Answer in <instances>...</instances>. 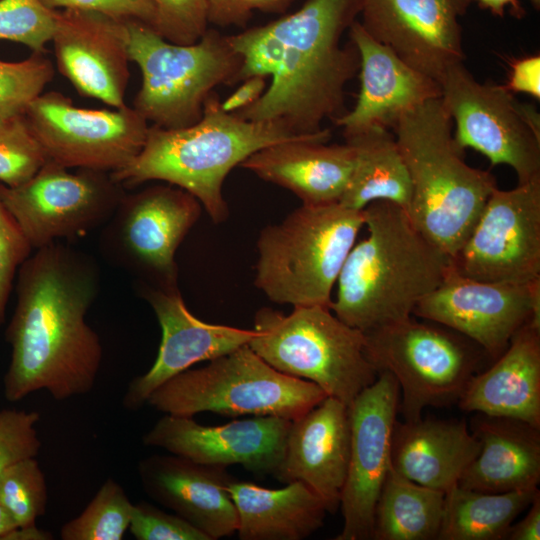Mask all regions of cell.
<instances>
[{
	"label": "cell",
	"instance_id": "obj_1",
	"mask_svg": "<svg viewBox=\"0 0 540 540\" xmlns=\"http://www.w3.org/2000/svg\"><path fill=\"white\" fill-rule=\"evenodd\" d=\"M99 282L93 258L58 241L19 267L16 306L5 331L11 346L3 377L8 401L41 390L64 401L94 388L103 347L86 314Z\"/></svg>",
	"mask_w": 540,
	"mask_h": 540
},
{
	"label": "cell",
	"instance_id": "obj_2",
	"mask_svg": "<svg viewBox=\"0 0 540 540\" xmlns=\"http://www.w3.org/2000/svg\"><path fill=\"white\" fill-rule=\"evenodd\" d=\"M362 0H306L295 12L228 39L241 57L236 83L270 78L263 95L236 112L256 122L313 134L344 114L345 86L360 67L359 53L343 33L356 21Z\"/></svg>",
	"mask_w": 540,
	"mask_h": 540
},
{
	"label": "cell",
	"instance_id": "obj_3",
	"mask_svg": "<svg viewBox=\"0 0 540 540\" xmlns=\"http://www.w3.org/2000/svg\"><path fill=\"white\" fill-rule=\"evenodd\" d=\"M363 211L367 235L350 250L330 309L367 332L413 316L416 305L447 275L451 258L396 204L374 201Z\"/></svg>",
	"mask_w": 540,
	"mask_h": 540
},
{
	"label": "cell",
	"instance_id": "obj_4",
	"mask_svg": "<svg viewBox=\"0 0 540 540\" xmlns=\"http://www.w3.org/2000/svg\"><path fill=\"white\" fill-rule=\"evenodd\" d=\"M326 135L327 128L295 134L279 124L246 120L223 110L213 91L196 123L177 129L150 125L140 153L110 174L124 188L152 180L177 186L198 199L214 223H223L229 207L222 188L234 167L267 146Z\"/></svg>",
	"mask_w": 540,
	"mask_h": 540
},
{
	"label": "cell",
	"instance_id": "obj_5",
	"mask_svg": "<svg viewBox=\"0 0 540 540\" xmlns=\"http://www.w3.org/2000/svg\"><path fill=\"white\" fill-rule=\"evenodd\" d=\"M452 127L441 97L404 112L391 127L412 184L408 215L451 259L497 188L489 171L464 161Z\"/></svg>",
	"mask_w": 540,
	"mask_h": 540
},
{
	"label": "cell",
	"instance_id": "obj_6",
	"mask_svg": "<svg viewBox=\"0 0 540 540\" xmlns=\"http://www.w3.org/2000/svg\"><path fill=\"white\" fill-rule=\"evenodd\" d=\"M364 223L363 210L302 204L260 231L255 286L278 304L330 308L333 287Z\"/></svg>",
	"mask_w": 540,
	"mask_h": 540
},
{
	"label": "cell",
	"instance_id": "obj_7",
	"mask_svg": "<svg viewBox=\"0 0 540 540\" xmlns=\"http://www.w3.org/2000/svg\"><path fill=\"white\" fill-rule=\"evenodd\" d=\"M124 22L129 59L142 76L133 108L153 126L196 123L214 89L236 83L242 60L219 31L208 28L195 43L177 44L140 21Z\"/></svg>",
	"mask_w": 540,
	"mask_h": 540
},
{
	"label": "cell",
	"instance_id": "obj_8",
	"mask_svg": "<svg viewBox=\"0 0 540 540\" xmlns=\"http://www.w3.org/2000/svg\"><path fill=\"white\" fill-rule=\"evenodd\" d=\"M326 397L316 384L273 368L247 344L204 367L180 372L156 388L146 404L174 416L213 412L292 421Z\"/></svg>",
	"mask_w": 540,
	"mask_h": 540
},
{
	"label": "cell",
	"instance_id": "obj_9",
	"mask_svg": "<svg viewBox=\"0 0 540 540\" xmlns=\"http://www.w3.org/2000/svg\"><path fill=\"white\" fill-rule=\"evenodd\" d=\"M249 347L276 370L316 384L349 406L378 377L362 331L324 306L294 307L283 314L269 307L254 316Z\"/></svg>",
	"mask_w": 540,
	"mask_h": 540
},
{
	"label": "cell",
	"instance_id": "obj_10",
	"mask_svg": "<svg viewBox=\"0 0 540 540\" xmlns=\"http://www.w3.org/2000/svg\"><path fill=\"white\" fill-rule=\"evenodd\" d=\"M426 321L411 316L363 332L369 361L399 385L404 421L420 419L428 406L457 403L479 362L469 339Z\"/></svg>",
	"mask_w": 540,
	"mask_h": 540
},
{
	"label": "cell",
	"instance_id": "obj_11",
	"mask_svg": "<svg viewBox=\"0 0 540 540\" xmlns=\"http://www.w3.org/2000/svg\"><path fill=\"white\" fill-rule=\"evenodd\" d=\"M202 208L192 194L169 183L125 194L102 227L99 249L139 285L177 288L175 254Z\"/></svg>",
	"mask_w": 540,
	"mask_h": 540
},
{
	"label": "cell",
	"instance_id": "obj_12",
	"mask_svg": "<svg viewBox=\"0 0 540 540\" xmlns=\"http://www.w3.org/2000/svg\"><path fill=\"white\" fill-rule=\"evenodd\" d=\"M439 84L462 151L470 147L492 165L510 166L518 184L540 177V116L533 105L504 84L478 82L464 63L450 67Z\"/></svg>",
	"mask_w": 540,
	"mask_h": 540
},
{
	"label": "cell",
	"instance_id": "obj_13",
	"mask_svg": "<svg viewBox=\"0 0 540 540\" xmlns=\"http://www.w3.org/2000/svg\"><path fill=\"white\" fill-rule=\"evenodd\" d=\"M125 194L109 172L72 173L51 160L20 186L0 183L1 201L35 250L59 239L76 241L102 228Z\"/></svg>",
	"mask_w": 540,
	"mask_h": 540
},
{
	"label": "cell",
	"instance_id": "obj_14",
	"mask_svg": "<svg viewBox=\"0 0 540 540\" xmlns=\"http://www.w3.org/2000/svg\"><path fill=\"white\" fill-rule=\"evenodd\" d=\"M24 116L48 160L109 173L140 153L150 126L133 107L80 108L57 91L34 98Z\"/></svg>",
	"mask_w": 540,
	"mask_h": 540
},
{
	"label": "cell",
	"instance_id": "obj_15",
	"mask_svg": "<svg viewBox=\"0 0 540 540\" xmlns=\"http://www.w3.org/2000/svg\"><path fill=\"white\" fill-rule=\"evenodd\" d=\"M451 265L479 281H539L540 177L510 190L495 188Z\"/></svg>",
	"mask_w": 540,
	"mask_h": 540
},
{
	"label": "cell",
	"instance_id": "obj_16",
	"mask_svg": "<svg viewBox=\"0 0 540 540\" xmlns=\"http://www.w3.org/2000/svg\"><path fill=\"white\" fill-rule=\"evenodd\" d=\"M413 316L447 327L499 357L529 321L540 323V280L528 284L479 281L452 265L415 307Z\"/></svg>",
	"mask_w": 540,
	"mask_h": 540
},
{
	"label": "cell",
	"instance_id": "obj_17",
	"mask_svg": "<svg viewBox=\"0 0 540 540\" xmlns=\"http://www.w3.org/2000/svg\"><path fill=\"white\" fill-rule=\"evenodd\" d=\"M396 379L380 371L348 406L350 455L340 499L343 527L336 540L372 538L375 506L391 468V442L399 411Z\"/></svg>",
	"mask_w": 540,
	"mask_h": 540
},
{
	"label": "cell",
	"instance_id": "obj_18",
	"mask_svg": "<svg viewBox=\"0 0 540 540\" xmlns=\"http://www.w3.org/2000/svg\"><path fill=\"white\" fill-rule=\"evenodd\" d=\"M471 0H362L360 22L413 69L436 80L463 63L459 18Z\"/></svg>",
	"mask_w": 540,
	"mask_h": 540
},
{
	"label": "cell",
	"instance_id": "obj_19",
	"mask_svg": "<svg viewBox=\"0 0 540 540\" xmlns=\"http://www.w3.org/2000/svg\"><path fill=\"white\" fill-rule=\"evenodd\" d=\"M290 424L284 418L257 416L205 426L192 417L166 414L143 435L142 442L201 464L241 465L254 474L273 475Z\"/></svg>",
	"mask_w": 540,
	"mask_h": 540
},
{
	"label": "cell",
	"instance_id": "obj_20",
	"mask_svg": "<svg viewBox=\"0 0 540 540\" xmlns=\"http://www.w3.org/2000/svg\"><path fill=\"white\" fill-rule=\"evenodd\" d=\"M51 42L58 71L80 95L112 108L126 105L130 59L123 20L92 11L55 10Z\"/></svg>",
	"mask_w": 540,
	"mask_h": 540
},
{
	"label": "cell",
	"instance_id": "obj_21",
	"mask_svg": "<svg viewBox=\"0 0 540 540\" xmlns=\"http://www.w3.org/2000/svg\"><path fill=\"white\" fill-rule=\"evenodd\" d=\"M139 293L152 307L162 330L157 357L151 368L133 378L122 399L129 411L141 409L161 384L202 361H211L249 344L254 329L211 324L195 317L177 288L139 285Z\"/></svg>",
	"mask_w": 540,
	"mask_h": 540
},
{
	"label": "cell",
	"instance_id": "obj_22",
	"mask_svg": "<svg viewBox=\"0 0 540 540\" xmlns=\"http://www.w3.org/2000/svg\"><path fill=\"white\" fill-rule=\"evenodd\" d=\"M348 406L327 396L292 420L281 461L273 476L281 483L299 481L335 513L345 484L350 455Z\"/></svg>",
	"mask_w": 540,
	"mask_h": 540
},
{
	"label": "cell",
	"instance_id": "obj_23",
	"mask_svg": "<svg viewBox=\"0 0 540 540\" xmlns=\"http://www.w3.org/2000/svg\"><path fill=\"white\" fill-rule=\"evenodd\" d=\"M350 41L360 58V90L354 108L333 120L344 138L371 127L391 128L404 112L441 97L440 84L413 69L355 21Z\"/></svg>",
	"mask_w": 540,
	"mask_h": 540
},
{
	"label": "cell",
	"instance_id": "obj_24",
	"mask_svg": "<svg viewBox=\"0 0 540 540\" xmlns=\"http://www.w3.org/2000/svg\"><path fill=\"white\" fill-rule=\"evenodd\" d=\"M140 483L157 503L205 533L210 540L230 536L238 516L227 490L235 479L226 467L170 455H151L138 464Z\"/></svg>",
	"mask_w": 540,
	"mask_h": 540
},
{
	"label": "cell",
	"instance_id": "obj_25",
	"mask_svg": "<svg viewBox=\"0 0 540 540\" xmlns=\"http://www.w3.org/2000/svg\"><path fill=\"white\" fill-rule=\"evenodd\" d=\"M331 135L267 146L240 166L260 179L295 194L303 205L339 203L350 180L355 152L344 144H327Z\"/></svg>",
	"mask_w": 540,
	"mask_h": 540
},
{
	"label": "cell",
	"instance_id": "obj_26",
	"mask_svg": "<svg viewBox=\"0 0 540 540\" xmlns=\"http://www.w3.org/2000/svg\"><path fill=\"white\" fill-rule=\"evenodd\" d=\"M457 403L466 412L540 429V323L531 320L520 328L496 362L471 377Z\"/></svg>",
	"mask_w": 540,
	"mask_h": 540
},
{
	"label": "cell",
	"instance_id": "obj_27",
	"mask_svg": "<svg viewBox=\"0 0 540 540\" xmlns=\"http://www.w3.org/2000/svg\"><path fill=\"white\" fill-rule=\"evenodd\" d=\"M480 441L464 421H396L391 467L418 484L447 492L477 456Z\"/></svg>",
	"mask_w": 540,
	"mask_h": 540
},
{
	"label": "cell",
	"instance_id": "obj_28",
	"mask_svg": "<svg viewBox=\"0 0 540 540\" xmlns=\"http://www.w3.org/2000/svg\"><path fill=\"white\" fill-rule=\"evenodd\" d=\"M477 456L458 485L480 492L538 489L540 429L520 420L480 414L473 422Z\"/></svg>",
	"mask_w": 540,
	"mask_h": 540
},
{
	"label": "cell",
	"instance_id": "obj_29",
	"mask_svg": "<svg viewBox=\"0 0 540 540\" xmlns=\"http://www.w3.org/2000/svg\"><path fill=\"white\" fill-rule=\"evenodd\" d=\"M227 490L240 540H302L323 526L328 513L322 499L299 481L268 489L233 479Z\"/></svg>",
	"mask_w": 540,
	"mask_h": 540
},
{
	"label": "cell",
	"instance_id": "obj_30",
	"mask_svg": "<svg viewBox=\"0 0 540 540\" xmlns=\"http://www.w3.org/2000/svg\"><path fill=\"white\" fill-rule=\"evenodd\" d=\"M355 152L354 168L340 204L363 210L374 201H388L409 212L412 184L389 128L371 127L345 138Z\"/></svg>",
	"mask_w": 540,
	"mask_h": 540
},
{
	"label": "cell",
	"instance_id": "obj_31",
	"mask_svg": "<svg viewBox=\"0 0 540 540\" xmlns=\"http://www.w3.org/2000/svg\"><path fill=\"white\" fill-rule=\"evenodd\" d=\"M444 499L445 492L407 479L391 467L375 506L371 539H437Z\"/></svg>",
	"mask_w": 540,
	"mask_h": 540
},
{
	"label": "cell",
	"instance_id": "obj_32",
	"mask_svg": "<svg viewBox=\"0 0 540 540\" xmlns=\"http://www.w3.org/2000/svg\"><path fill=\"white\" fill-rule=\"evenodd\" d=\"M538 489L487 493L453 486L445 493L438 540L505 539Z\"/></svg>",
	"mask_w": 540,
	"mask_h": 540
},
{
	"label": "cell",
	"instance_id": "obj_33",
	"mask_svg": "<svg viewBox=\"0 0 540 540\" xmlns=\"http://www.w3.org/2000/svg\"><path fill=\"white\" fill-rule=\"evenodd\" d=\"M133 504L124 488L108 478L86 508L60 530L62 540H121L129 528Z\"/></svg>",
	"mask_w": 540,
	"mask_h": 540
},
{
	"label": "cell",
	"instance_id": "obj_34",
	"mask_svg": "<svg viewBox=\"0 0 540 540\" xmlns=\"http://www.w3.org/2000/svg\"><path fill=\"white\" fill-rule=\"evenodd\" d=\"M0 500L18 527L35 525L45 514L47 485L36 458L20 461L0 474Z\"/></svg>",
	"mask_w": 540,
	"mask_h": 540
},
{
	"label": "cell",
	"instance_id": "obj_35",
	"mask_svg": "<svg viewBox=\"0 0 540 540\" xmlns=\"http://www.w3.org/2000/svg\"><path fill=\"white\" fill-rule=\"evenodd\" d=\"M24 114L0 118V182L17 187L30 180L47 161Z\"/></svg>",
	"mask_w": 540,
	"mask_h": 540
},
{
	"label": "cell",
	"instance_id": "obj_36",
	"mask_svg": "<svg viewBox=\"0 0 540 540\" xmlns=\"http://www.w3.org/2000/svg\"><path fill=\"white\" fill-rule=\"evenodd\" d=\"M53 77V64L44 53L18 62L0 61V118L24 114Z\"/></svg>",
	"mask_w": 540,
	"mask_h": 540
},
{
	"label": "cell",
	"instance_id": "obj_37",
	"mask_svg": "<svg viewBox=\"0 0 540 540\" xmlns=\"http://www.w3.org/2000/svg\"><path fill=\"white\" fill-rule=\"evenodd\" d=\"M55 31V10L40 0H0V40H10L46 54Z\"/></svg>",
	"mask_w": 540,
	"mask_h": 540
},
{
	"label": "cell",
	"instance_id": "obj_38",
	"mask_svg": "<svg viewBox=\"0 0 540 540\" xmlns=\"http://www.w3.org/2000/svg\"><path fill=\"white\" fill-rule=\"evenodd\" d=\"M39 420L37 411L0 410V474L39 454L42 445L36 429Z\"/></svg>",
	"mask_w": 540,
	"mask_h": 540
},
{
	"label": "cell",
	"instance_id": "obj_39",
	"mask_svg": "<svg viewBox=\"0 0 540 540\" xmlns=\"http://www.w3.org/2000/svg\"><path fill=\"white\" fill-rule=\"evenodd\" d=\"M157 11L155 31L177 44H192L208 29L205 0H151Z\"/></svg>",
	"mask_w": 540,
	"mask_h": 540
},
{
	"label": "cell",
	"instance_id": "obj_40",
	"mask_svg": "<svg viewBox=\"0 0 540 540\" xmlns=\"http://www.w3.org/2000/svg\"><path fill=\"white\" fill-rule=\"evenodd\" d=\"M32 250L23 229L0 199V325L6 318L15 276Z\"/></svg>",
	"mask_w": 540,
	"mask_h": 540
},
{
	"label": "cell",
	"instance_id": "obj_41",
	"mask_svg": "<svg viewBox=\"0 0 540 540\" xmlns=\"http://www.w3.org/2000/svg\"><path fill=\"white\" fill-rule=\"evenodd\" d=\"M128 529L137 540H210L182 517L144 501L133 504Z\"/></svg>",
	"mask_w": 540,
	"mask_h": 540
},
{
	"label": "cell",
	"instance_id": "obj_42",
	"mask_svg": "<svg viewBox=\"0 0 540 540\" xmlns=\"http://www.w3.org/2000/svg\"><path fill=\"white\" fill-rule=\"evenodd\" d=\"M52 10L76 9L104 14L117 20L140 21L155 30L157 11L151 0H40Z\"/></svg>",
	"mask_w": 540,
	"mask_h": 540
},
{
	"label": "cell",
	"instance_id": "obj_43",
	"mask_svg": "<svg viewBox=\"0 0 540 540\" xmlns=\"http://www.w3.org/2000/svg\"><path fill=\"white\" fill-rule=\"evenodd\" d=\"M297 0H205L208 23L243 26L253 12H282Z\"/></svg>",
	"mask_w": 540,
	"mask_h": 540
},
{
	"label": "cell",
	"instance_id": "obj_44",
	"mask_svg": "<svg viewBox=\"0 0 540 540\" xmlns=\"http://www.w3.org/2000/svg\"><path fill=\"white\" fill-rule=\"evenodd\" d=\"M505 87L512 93H525L540 99V55L534 54L510 62Z\"/></svg>",
	"mask_w": 540,
	"mask_h": 540
},
{
	"label": "cell",
	"instance_id": "obj_45",
	"mask_svg": "<svg viewBox=\"0 0 540 540\" xmlns=\"http://www.w3.org/2000/svg\"><path fill=\"white\" fill-rule=\"evenodd\" d=\"M243 82L229 97L221 101V106L226 112L236 113L251 106L263 95L268 86L267 78L262 76H252Z\"/></svg>",
	"mask_w": 540,
	"mask_h": 540
},
{
	"label": "cell",
	"instance_id": "obj_46",
	"mask_svg": "<svg viewBox=\"0 0 540 540\" xmlns=\"http://www.w3.org/2000/svg\"><path fill=\"white\" fill-rule=\"evenodd\" d=\"M527 509L526 515L519 522L511 525L505 539L540 540V492Z\"/></svg>",
	"mask_w": 540,
	"mask_h": 540
},
{
	"label": "cell",
	"instance_id": "obj_47",
	"mask_svg": "<svg viewBox=\"0 0 540 540\" xmlns=\"http://www.w3.org/2000/svg\"><path fill=\"white\" fill-rule=\"evenodd\" d=\"M472 1V0H471ZM481 8L488 9L495 16H504L506 7L510 8L511 14L516 18L525 15V9L519 0H474Z\"/></svg>",
	"mask_w": 540,
	"mask_h": 540
},
{
	"label": "cell",
	"instance_id": "obj_48",
	"mask_svg": "<svg viewBox=\"0 0 540 540\" xmlns=\"http://www.w3.org/2000/svg\"><path fill=\"white\" fill-rule=\"evenodd\" d=\"M53 536L37 528L36 524L26 527H17L6 535L4 540H50Z\"/></svg>",
	"mask_w": 540,
	"mask_h": 540
},
{
	"label": "cell",
	"instance_id": "obj_49",
	"mask_svg": "<svg viewBox=\"0 0 540 540\" xmlns=\"http://www.w3.org/2000/svg\"><path fill=\"white\" fill-rule=\"evenodd\" d=\"M17 527L12 515L0 500V540H4L6 535Z\"/></svg>",
	"mask_w": 540,
	"mask_h": 540
},
{
	"label": "cell",
	"instance_id": "obj_50",
	"mask_svg": "<svg viewBox=\"0 0 540 540\" xmlns=\"http://www.w3.org/2000/svg\"><path fill=\"white\" fill-rule=\"evenodd\" d=\"M535 9L540 8V0H529Z\"/></svg>",
	"mask_w": 540,
	"mask_h": 540
}]
</instances>
